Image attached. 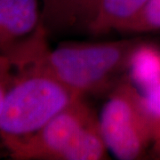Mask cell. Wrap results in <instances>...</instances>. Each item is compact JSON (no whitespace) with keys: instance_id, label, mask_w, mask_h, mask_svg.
Returning <instances> with one entry per match:
<instances>
[{"instance_id":"6da1fadb","label":"cell","mask_w":160,"mask_h":160,"mask_svg":"<svg viewBox=\"0 0 160 160\" xmlns=\"http://www.w3.org/2000/svg\"><path fill=\"white\" fill-rule=\"evenodd\" d=\"M78 98L27 137L1 143L13 160H102L108 158L99 118Z\"/></svg>"},{"instance_id":"7a4b0ae2","label":"cell","mask_w":160,"mask_h":160,"mask_svg":"<svg viewBox=\"0 0 160 160\" xmlns=\"http://www.w3.org/2000/svg\"><path fill=\"white\" fill-rule=\"evenodd\" d=\"M139 38L107 42L63 43L49 47L37 65L56 78L77 95L84 97L109 88L122 72Z\"/></svg>"},{"instance_id":"3957f363","label":"cell","mask_w":160,"mask_h":160,"mask_svg":"<svg viewBox=\"0 0 160 160\" xmlns=\"http://www.w3.org/2000/svg\"><path fill=\"white\" fill-rule=\"evenodd\" d=\"M78 98L37 65L15 69L0 115V142L33 134Z\"/></svg>"},{"instance_id":"277c9868","label":"cell","mask_w":160,"mask_h":160,"mask_svg":"<svg viewBox=\"0 0 160 160\" xmlns=\"http://www.w3.org/2000/svg\"><path fill=\"white\" fill-rule=\"evenodd\" d=\"M99 123L107 149L118 159H140L151 148V132L142 94L129 80L114 86L102 109Z\"/></svg>"},{"instance_id":"5b68a950","label":"cell","mask_w":160,"mask_h":160,"mask_svg":"<svg viewBox=\"0 0 160 160\" xmlns=\"http://www.w3.org/2000/svg\"><path fill=\"white\" fill-rule=\"evenodd\" d=\"M39 0H0V54L15 69L34 63L49 47Z\"/></svg>"},{"instance_id":"8992f818","label":"cell","mask_w":160,"mask_h":160,"mask_svg":"<svg viewBox=\"0 0 160 160\" xmlns=\"http://www.w3.org/2000/svg\"><path fill=\"white\" fill-rule=\"evenodd\" d=\"M41 20L47 34L86 30L96 16L102 0H41Z\"/></svg>"},{"instance_id":"52a82bcc","label":"cell","mask_w":160,"mask_h":160,"mask_svg":"<svg viewBox=\"0 0 160 160\" xmlns=\"http://www.w3.org/2000/svg\"><path fill=\"white\" fill-rule=\"evenodd\" d=\"M128 80L141 93L160 84V46L139 40L127 62Z\"/></svg>"},{"instance_id":"ba28073f","label":"cell","mask_w":160,"mask_h":160,"mask_svg":"<svg viewBox=\"0 0 160 160\" xmlns=\"http://www.w3.org/2000/svg\"><path fill=\"white\" fill-rule=\"evenodd\" d=\"M149 0H102L87 32L93 36L119 31L142 12Z\"/></svg>"},{"instance_id":"9c48e42d","label":"cell","mask_w":160,"mask_h":160,"mask_svg":"<svg viewBox=\"0 0 160 160\" xmlns=\"http://www.w3.org/2000/svg\"><path fill=\"white\" fill-rule=\"evenodd\" d=\"M141 94L143 110L151 132L152 153L160 158V84Z\"/></svg>"},{"instance_id":"30bf717a","label":"cell","mask_w":160,"mask_h":160,"mask_svg":"<svg viewBox=\"0 0 160 160\" xmlns=\"http://www.w3.org/2000/svg\"><path fill=\"white\" fill-rule=\"evenodd\" d=\"M160 30V0H149L142 12L119 29L121 33H146Z\"/></svg>"},{"instance_id":"8fae6325","label":"cell","mask_w":160,"mask_h":160,"mask_svg":"<svg viewBox=\"0 0 160 160\" xmlns=\"http://www.w3.org/2000/svg\"><path fill=\"white\" fill-rule=\"evenodd\" d=\"M15 68L6 56L0 54V115L3 109L6 94L14 79Z\"/></svg>"}]
</instances>
